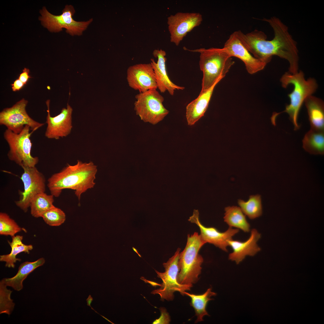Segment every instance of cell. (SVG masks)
I'll list each match as a JSON object with an SVG mask.
<instances>
[{
  "label": "cell",
  "instance_id": "obj_1",
  "mask_svg": "<svg viewBox=\"0 0 324 324\" xmlns=\"http://www.w3.org/2000/svg\"><path fill=\"white\" fill-rule=\"evenodd\" d=\"M263 20L268 22L272 28L273 39L267 40L266 34L257 30L246 34L238 31L241 42L256 58L267 64L273 56H277L288 62L289 72L297 73L299 56L297 43L289 32L287 26L275 16L264 18Z\"/></svg>",
  "mask_w": 324,
  "mask_h": 324
},
{
  "label": "cell",
  "instance_id": "obj_2",
  "mask_svg": "<svg viewBox=\"0 0 324 324\" xmlns=\"http://www.w3.org/2000/svg\"><path fill=\"white\" fill-rule=\"evenodd\" d=\"M98 171L92 161L83 163L77 160L76 164L67 165L48 179L47 186L51 194L58 197L65 189L74 190L79 200L82 194L93 188Z\"/></svg>",
  "mask_w": 324,
  "mask_h": 324
},
{
  "label": "cell",
  "instance_id": "obj_3",
  "mask_svg": "<svg viewBox=\"0 0 324 324\" xmlns=\"http://www.w3.org/2000/svg\"><path fill=\"white\" fill-rule=\"evenodd\" d=\"M282 86L286 88L292 84L293 90L288 95L290 100L289 105H286L284 110L280 112H274L271 118L272 122H276L277 117L280 113L286 112L294 126V130H298L300 126L298 122V118L300 110L304 100L308 96L312 95L316 91L318 85L316 80L310 78L306 80L303 72L300 70L295 74L287 72L280 79Z\"/></svg>",
  "mask_w": 324,
  "mask_h": 324
},
{
  "label": "cell",
  "instance_id": "obj_4",
  "mask_svg": "<svg viewBox=\"0 0 324 324\" xmlns=\"http://www.w3.org/2000/svg\"><path fill=\"white\" fill-rule=\"evenodd\" d=\"M188 50L200 53L199 65L203 73L200 93L208 89L219 78H224L235 63L224 48Z\"/></svg>",
  "mask_w": 324,
  "mask_h": 324
},
{
  "label": "cell",
  "instance_id": "obj_5",
  "mask_svg": "<svg viewBox=\"0 0 324 324\" xmlns=\"http://www.w3.org/2000/svg\"><path fill=\"white\" fill-rule=\"evenodd\" d=\"M206 243L197 232L191 235L188 234L186 244L180 253L178 262L179 272L177 279L179 284L193 285L198 280L203 261L199 252Z\"/></svg>",
  "mask_w": 324,
  "mask_h": 324
},
{
  "label": "cell",
  "instance_id": "obj_6",
  "mask_svg": "<svg viewBox=\"0 0 324 324\" xmlns=\"http://www.w3.org/2000/svg\"><path fill=\"white\" fill-rule=\"evenodd\" d=\"M30 127L25 126L19 133H15L7 129L3 136L8 143L9 150L7 154L8 159L21 166L34 167L39 159L31 154L32 143L30 139L33 131L30 132Z\"/></svg>",
  "mask_w": 324,
  "mask_h": 324
},
{
  "label": "cell",
  "instance_id": "obj_7",
  "mask_svg": "<svg viewBox=\"0 0 324 324\" xmlns=\"http://www.w3.org/2000/svg\"><path fill=\"white\" fill-rule=\"evenodd\" d=\"M134 110L145 122L155 125L162 120L169 111L163 104L164 98L157 89L139 93L136 95Z\"/></svg>",
  "mask_w": 324,
  "mask_h": 324
},
{
  "label": "cell",
  "instance_id": "obj_8",
  "mask_svg": "<svg viewBox=\"0 0 324 324\" xmlns=\"http://www.w3.org/2000/svg\"><path fill=\"white\" fill-rule=\"evenodd\" d=\"M181 249L177 248L174 254L166 262H164L163 265L165 271L160 272L155 270L157 277L162 281L160 284L154 283H150L153 285H158L159 288L153 290L151 293L158 294L162 300L164 299L167 301L172 300L174 298V293L178 291L183 296L184 292L190 290L193 285H183L179 284L177 280V276L179 272L178 262Z\"/></svg>",
  "mask_w": 324,
  "mask_h": 324
},
{
  "label": "cell",
  "instance_id": "obj_9",
  "mask_svg": "<svg viewBox=\"0 0 324 324\" xmlns=\"http://www.w3.org/2000/svg\"><path fill=\"white\" fill-rule=\"evenodd\" d=\"M75 12L73 6L66 5L61 14L55 15L44 7L40 11L41 16L39 20L42 25L51 32H58L64 28L66 32L71 35H80L92 21L93 19L86 21H76L73 18Z\"/></svg>",
  "mask_w": 324,
  "mask_h": 324
},
{
  "label": "cell",
  "instance_id": "obj_10",
  "mask_svg": "<svg viewBox=\"0 0 324 324\" xmlns=\"http://www.w3.org/2000/svg\"><path fill=\"white\" fill-rule=\"evenodd\" d=\"M28 103L22 98L12 107L4 109L0 112V124L16 134L20 133L26 125L33 132L44 125V123L35 121L28 115L26 110Z\"/></svg>",
  "mask_w": 324,
  "mask_h": 324
},
{
  "label": "cell",
  "instance_id": "obj_11",
  "mask_svg": "<svg viewBox=\"0 0 324 324\" xmlns=\"http://www.w3.org/2000/svg\"><path fill=\"white\" fill-rule=\"evenodd\" d=\"M22 167L24 172L20 178L24 185V190L20 192V199L15 202V203L26 212L34 197L40 193L45 192L46 180L44 175L35 166Z\"/></svg>",
  "mask_w": 324,
  "mask_h": 324
},
{
  "label": "cell",
  "instance_id": "obj_12",
  "mask_svg": "<svg viewBox=\"0 0 324 324\" xmlns=\"http://www.w3.org/2000/svg\"><path fill=\"white\" fill-rule=\"evenodd\" d=\"M202 20L199 13L178 12L167 18L170 41L178 46L188 33L199 26Z\"/></svg>",
  "mask_w": 324,
  "mask_h": 324
},
{
  "label": "cell",
  "instance_id": "obj_13",
  "mask_svg": "<svg viewBox=\"0 0 324 324\" xmlns=\"http://www.w3.org/2000/svg\"><path fill=\"white\" fill-rule=\"evenodd\" d=\"M126 78L129 86L139 93L158 88L151 63L138 64L129 66L127 70Z\"/></svg>",
  "mask_w": 324,
  "mask_h": 324
},
{
  "label": "cell",
  "instance_id": "obj_14",
  "mask_svg": "<svg viewBox=\"0 0 324 324\" xmlns=\"http://www.w3.org/2000/svg\"><path fill=\"white\" fill-rule=\"evenodd\" d=\"M50 100H46L47 112L46 123L47 127L45 136L49 139H59L69 135L73 126L72 121V108L68 104L66 108L62 109L60 114L52 117L50 110Z\"/></svg>",
  "mask_w": 324,
  "mask_h": 324
},
{
  "label": "cell",
  "instance_id": "obj_15",
  "mask_svg": "<svg viewBox=\"0 0 324 324\" xmlns=\"http://www.w3.org/2000/svg\"><path fill=\"white\" fill-rule=\"evenodd\" d=\"M231 57H237L244 63L247 72L253 74L262 70L266 64L254 57L243 44L237 31L232 33L223 47Z\"/></svg>",
  "mask_w": 324,
  "mask_h": 324
},
{
  "label": "cell",
  "instance_id": "obj_16",
  "mask_svg": "<svg viewBox=\"0 0 324 324\" xmlns=\"http://www.w3.org/2000/svg\"><path fill=\"white\" fill-rule=\"evenodd\" d=\"M198 210L194 209L192 215L190 217L188 220L198 226L202 240L206 243L213 244L223 250L227 252V248L229 246L228 242L232 239V237L238 232L239 229L229 227L225 232H220L214 227H207L202 225L200 220Z\"/></svg>",
  "mask_w": 324,
  "mask_h": 324
},
{
  "label": "cell",
  "instance_id": "obj_17",
  "mask_svg": "<svg viewBox=\"0 0 324 324\" xmlns=\"http://www.w3.org/2000/svg\"><path fill=\"white\" fill-rule=\"evenodd\" d=\"M153 55L158 58L157 62L151 58V63L154 70L158 88L160 92L164 93L167 91L170 94L173 95L175 90L184 89V87L174 84L169 78L166 68L165 51L162 49H156L153 51Z\"/></svg>",
  "mask_w": 324,
  "mask_h": 324
},
{
  "label": "cell",
  "instance_id": "obj_18",
  "mask_svg": "<svg viewBox=\"0 0 324 324\" xmlns=\"http://www.w3.org/2000/svg\"><path fill=\"white\" fill-rule=\"evenodd\" d=\"M261 238V234L254 229L251 231L249 238L244 242L233 240L228 241L229 246L233 250V252L229 255V259L235 261L237 264L241 262L247 256H254L260 251V248L256 243Z\"/></svg>",
  "mask_w": 324,
  "mask_h": 324
},
{
  "label": "cell",
  "instance_id": "obj_19",
  "mask_svg": "<svg viewBox=\"0 0 324 324\" xmlns=\"http://www.w3.org/2000/svg\"><path fill=\"white\" fill-rule=\"evenodd\" d=\"M223 78H219L208 89L200 93L196 98L187 106L186 116L188 125H193L204 116L215 87Z\"/></svg>",
  "mask_w": 324,
  "mask_h": 324
},
{
  "label": "cell",
  "instance_id": "obj_20",
  "mask_svg": "<svg viewBox=\"0 0 324 324\" xmlns=\"http://www.w3.org/2000/svg\"><path fill=\"white\" fill-rule=\"evenodd\" d=\"M310 129L324 131V103L321 99L311 95L304 101Z\"/></svg>",
  "mask_w": 324,
  "mask_h": 324
},
{
  "label": "cell",
  "instance_id": "obj_21",
  "mask_svg": "<svg viewBox=\"0 0 324 324\" xmlns=\"http://www.w3.org/2000/svg\"><path fill=\"white\" fill-rule=\"evenodd\" d=\"M45 262V259L42 257L34 262H24L20 266L15 276L11 278H4L1 281L7 286L20 291L22 289L23 282L28 276L37 268L43 265Z\"/></svg>",
  "mask_w": 324,
  "mask_h": 324
},
{
  "label": "cell",
  "instance_id": "obj_22",
  "mask_svg": "<svg viewBox=\"0 0 324 324\" xmlns=\"http://www.w3.org/2000/svg\"><path fill=\"white\" fill-rule=\"evenodd\" d=\"M11 242L8 241V242L11 247V250L10 253L8 254L1 255L0 256V261L5 262V266L8 268H14L15 263L16 261H20L21 260L16 257V256L19 253L24 252L29 254L30 251L33 248L32 245H26L22 242L23 236H22L16 235L12 237Z\"/></svg>",
  "mask_w": 324,
  "mask_h": 324
},
{
  "label": "cell",
  "instance_id": "obj_23",
  "mask_svg": "<svg viewBox=\"0 0 324 324\" xmlns=\"http://www.w3.org/2000/svg\"><path fill=\"white\" fill-rule=\"evenodd\" d=\"M302 143L303 148L310 154H324V131L310 129L304 135Z\"/></svg>",
  "mask_w": 324,
  "mask_h": 324
},
{
  "label": "cell",
  "instance_id": "obj_24",
  "mask_svg": "<svg viewBox=\"0 0 324 324\" xmlns=\"http://www.w3.org/2000/svg\"><path fill=\"white\" fill-rule=\"evenodd\" d=\"M224 220L229 227L241 229L245 232L250 231V226L240 208L237 206H228L225 208Z\"/></svg>",
  "mask_w": 324,
  "mask_h": 324
},
{
  "label": "cell",
  "instance_id": "obj_25",
  "mask_svg": "<svg viewBox=\"0 0 324 324\" xmlns=\"http://www.w3.org/2000/svg\"><path fill=\"white\" fill-rule=\"evenodd\" d=\"M184 294L191 299L190 304L194 308L197 318L195 323L203 321V318L205 316L209 315L206 310L207 304L209 301L213 299L210 297L216 295L215 292L212 291L211 288H208L204 293L201 295H195L186 291L184 292Z\"/></svg>",
  "mask_w": 324,
  "mask_h": 324
},
{
  "label": "cell",
  "instance_id": "obj_26",
  "mask_svg": "<svg viewBox=\"0 0 324 324\" xmlns=\"http://www.w3.org/2000/svg\"><path fill=\"white\" fill-rule=\"evenodd\" d=\"M54 197L52 195H48L45 192L36 195L30 205L32 216L37 218L41 217L44 213L54 206Z\"/></svg>",
  "mask_w": 324,
  "mask_h": 324
},
{
  "label": "cell",
  "instance_id": "obj_27",
  "mask_svg": "<svg viewBox=\"0 0 324 324\" xmlns=\"http://www.w3.org/2000/svg\"><path fill=\"white\" fill-rule=\"evenodd\" d=\"M238 204L243 212L250 219H255L262 214L261 199L260 195H251L247 201L238 200Z\"/></svg>",
  "mask_w": 324,
  "mask_h": 324
},
{
  "label": "cell",
  "instance_id": "obj_28",
  "mask_svg": "<svg viewBox=\"0 0 324 324\" xmlns=\"http://www.w3.org/2000/svg\"><path fill=\"white\" fill-rule=\"evenodd\" d=\"M22 230V228L8 214L4 212L0 213V235L10 236L12 237Z\"/></svg>",
  "mask_w": 324,
  "mask_h": 324
},
{
  "label": "cell",
  "instance_id": "obj_29",
  "mask_svg": "<svg viewBox=\"0 0 324 324\" xmlns=\"http://www.w3.org/2000/svg\"><path fill=\"white\" fill-rule=\"evenodd\" d=\"M44 222L51 226H58L63 223L66 219L64 212L54 206L41 215Z\"/></svg>",
  "mask_w": 324,
  "mask_h": 324
},
{
  "label": "cell",
  "instance_id": "obj_30",
  "mask_svg": "<svg viewBox=\"0 0 324 324\" xmlns=\"http://www.w3.org/2000/svg\"><path fill=\"white\" fill-rule=\"evenodd\" d=\"M1 280L0 282V314L10 315L13 311L15 304L10 298L12 291L8 290Z\"/></svg>",
  "mask_w": 324,
  "mask_h": 324
},
{
  "label": "cell",
  "instance_id": "obj_31",
  "mask_svg": "<svg viewBox=\"0 0 324 324\" xmlns=\"http://www.w3.org/2000/svg\"><path fill=\"white\" fill-rule=\"evenodd\" d=\"M161 315L159 319L154 321V324H169L170 321V316L166 311V309L163 308H160Z\"/></svg>",
  "mask_w": 324,
  "mask_h": 324
},
{
  "label": "cell",
  "instance_id": "obj_32",
  "mask_svg": "<svg viewBox=\"0 0 324 324\" xmlns=\"http://www.w3.org/2000/svg\"><path fill=\"white\" fill-rule=\"evenodd\" d=\"M29 70L25 68L22 70V72L20 75L18 79L22 81L25 85L26 84L28 79L31 78L29 75Z\"/></svg>",
  "mask_w": 324,
  "mask_h": 324
},
{
  "label": "cell",
  "instance_id": "obj_33",
  "mask_svg": "<svg viewBox=\"0 0 324 324\" xmlns=\"http://www.w3.org/2000/svg\"><path fill=\"white\" fill-rule=\"evenodd\" d=\"M25 84L19 79H17L11 84L12 88L13 91H19L24 86Z\"/></svg>",
  "mask_w": 324,
  "mask_h": 324
},
{
  "label": "cell",
  "instance_id": "obj_34",
  "mask_svg": "<svg viewBox=\"0 0 324 324\" xmlns=\"http://www.w3.org/2000/svg\"><path fill=\"white\" fill-rule=\"evenodd\" d=\"M93 300V298L91 296V295H89L88 296V298L86 299V302H87V305L88 306H89L91 308V309H92V310H93L96 313L98 314L99 315H100V316L103 317L106 320L110 322V321H109V320H108L106 318H105V317H104V316H103L101 315L100 314H99V313H98L95 310H94L91 307V304Z\"/></svg>",
  "mask_w": 324,
  "mask_h": 324
}]
</instances>
